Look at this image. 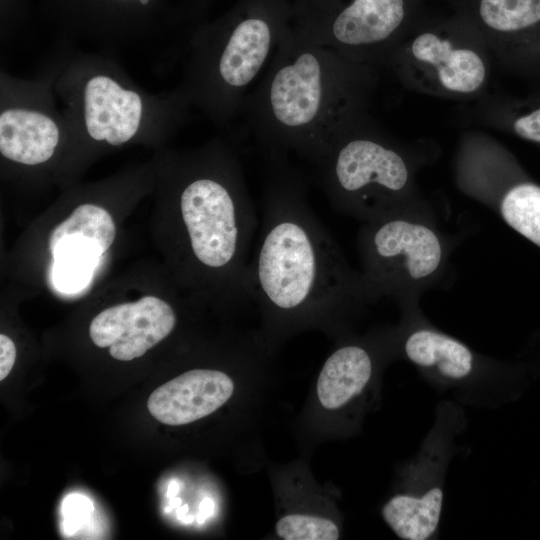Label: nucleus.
<instances>
[{
    "label": "nucleus",
    "instance_id": "obj_1",
    "mask_svg": "<svg viewBox=\"0 0 540 540\" xmlns=\"http://www.w3.org/2000/svg\"><path fill=\"white\" fill-rule=\"evenodd\" d=\"M263 224L247 269L250 299L276 324L335 323L376 298L312 211L288 158L264 159Z\"/></svg>",
    "mask_w": 540,
    "mask_h": 540
},
{
    "label": "nucleus",
    "instance_id": "obj_2",
    "mask_svg": "<svg viewBox=\"0 0 540 540\" xmlns=\"http://www.w3.org/2000/svg\"><path fill=\"white\" fill-rule=\"evenodd\" d=\"M161 189L176 213L184 281L198 296L248 300L247 269L257 218L240 161L214 137L188 151H161Z\"/></svg>",
    "mask_w": 540,
    "mask_h": 540
},
{
    "label": "nucleus",
    "instance_id": "obj_3",
    "mask_svg": "<svg viewBox=\"0 0 540 540\" xmlns=\"http://www.w3.org/2000/svg\"><path fill=\"white\" fill-rule=\"evenodd\" d=\"M375 67L299 36L292 26L241 113L264 159L290 153L312 165L337 125L365 109Z\"/></svg>",
    "mask_w": 540,
    "mask_h": 540
},
{
    "label": "nucleus",
    "instance_id": "obj_4",
    "mask_svg": "<svg viewBox=\"0 0 540 540\" xmlns=\"http://www.w3.org/2000/svg\"><path fill=\"white\" fill-rule=\"evenodd\" d=\"M47 62L68 124L70 144L61 172L70 175L102 151L130 144L162 146L192 109L177 86L151 93L103 51L56 40Z\"/></svg>",
    "mask_w": 540,
    "mask_h": 540
},
{
    "label": "nucleus",
    "instance_id": "obj_5",
    "mask_svg": "<svg viewBox=\"0 0 540 540\" xmlns=\"http://www.w3.org/2000/svg\"><path fill=\"white\" fill-rule=\"evenodd\" d=\"M290 28L289 0H238L192 27L178 85L191 107L215 127L227 128Z\"/></svg>",
    "mask_w": 540,
    "mask_h": 540
},
{
    "label": "nucleus",
    "instance_id": "obj_6",
    "mask_svg": "<svg viewBox=\"0 0 540 540\" xmlns=\"http://www.w3.org/2000/svg\"><path fill=\"white\" fill-rule=\"evenodd\" d=\"M313 165L331 205L364 222L417 205L409 157L365 109L337 125Z\"/></svg>",
    "mask_w": 540,
    "mask_h": 540
},
{
    "label": "nucleus",
    "instance_id": "obj_7",
    "mask_svg": "<svg viewBox=\"0 0 540 540\" xmlns=\"http://www.w3.org/2000/svg\"><path fill=\"white\" fill-rule=\"evenodd\" d=\"M358 249L375 298L392 296L405 307L439 277L448 254L435 223L417 205L365 222Z\"/></svg>",
    "mask_w": 540,
    "mask_h": 540
},
{
    "label": "nucleus",
    "instance_id": "obj_8",
    "mask_svg": "<svg viewBox=\"0 0 540 540\" xmlns=\"http://www.w3.org/2000/svg\"><path fill=\"white\" fill-rule=\"evenodd\" d=\"M476 29L463 16L414 25L383 65L406 86L425 93L464 97L480 92L488 63Z\"/></svg>",
    "mask_w": 540,
    "mask_h": 540
},
{
    "label": "nucleus",
    "instance_id": "obj_9",
    "mask_svg": "<svg viewBox=\"0 0 540 540\" xmlns=\"http://www.w3.org/2000/svg\"><path fill=\"white\" fill-rule=\"evenodd\" d=\"M292 29L346 58L383 65L415 23L418 0H289Z\"/></svg>",
    "mask_w": 540,
    "mask_h": 540
},
{
    "label": "nucleus",
    "instance_id": "obj_10",
    "mask_svg": "<svg viewBox=\"0 0 540 540\" xmlns=\"http://www.w3.org/2000/svg\"><path fill=\"white\" fill-rule=\"evenodd\" d=\"M70 144L53 72L46 61L39 74L23 78L0 70V155L20 170H62ZM58 170V169H57Z\"/></svg>",
    "mask_w": 540,
    "mask_h": 540
},
{
    "label": "nucleus",
    "instance_id": "obj_11",
    "mask_svg": "<svg viewBox=\"0 0 540 540\" xmlns=\"http://www.w3.org/2000/svg\"><path fill=\"white\" fill-rule=\"evenodd\" d=\"M169 0H38L56 40L110 54L156 42L171 30Z\"/></svg>",
    "mask_w": 540,
    "mask_h": 540
},
{
    "label": "nucleus",
    "instance_id": "obj_12",
    "mask_svg": "<svg viewBox=\"0 0 540 540\" xmlns=\"http://www.w3.org/2000/svg\"><path fill=\"white\" fill-rule=\"evenodd\" d=\"M463 418L462 409L451 402L438 406L433 427L403 471L398 491L383 505L382 517L399 538L429 540L438 535L447 468Z\"/></svg>",
    "mask_w": 540,
    "mask_h": 540
},
{
    "label": "nucleus",
    "instance_id": "obj_13",
    "mask_svg": "<svg viewBox=\"0 0 540 540\" xmlns=\"http://www.w3.org/2000/svg\"><path fill=\"white\" fill-rule=\"evenodd\" d=\"M502 63L540 85V0H454Z\"/></svg>",
    "mask_w": 540,
    "mask_h": 540
},
{
    "label": "nucleus",
    "instance_id": "obj_14",
    "mask_svg": "<svg viewBox=\"0 0 540 540\" xmlns=\"http://www.w3.org/2000/svg\"><path fill=\"white\" fill-rule=\"evenodd\" d=\"M463 190L540 247V185L520 172L504 149L494 147L478 154L466 169Z\"/></svg>",
    "mask_w": 540,
    "mask_h": 540
},
{
    "label": "nucleus",
    "instance_id": "obj_15",
    "mask_svg": "<svg viewBox=\"0 0 540 540\" xmlns=\"http://www.w3.org/2000/svg\"><path fill=\"white\" fill-rule=\"evenodd\" d=\"M176 324L172 304L146 295L100 311L90 323L89 336L97 347L108 348L114 359L131 361L169 336Z\"/></svg>",
    "mask_w": 540,
    "mask_h": 540
},
{
    "label": "nucleus",
    "instance_id": "obj_16",
    "mask_svg": "<svg viewBox=\"0 0 540 540\" xmlns=\"http://www.w3.org/2000/svg\"><path fill=\"white\" fill-rule=\"evenodd\" d=\"M413 307H407L408 317L399 346L404 357L423 374L439 384L463 386L490 370L485 359L465 343L424 321Z\"/></svg>",
    "mask_w": 540,
    "mask_h": 540
},
{
    "label": "nucleus",
    "instance_id": "obj_17",
    "mask_svg": "<svg viewBox=\"0 0 540 540\" xmlns=\"http://www.w3.org/2000/svg\"><path fill=\"white\" fill-rule=\"evenodd\" d=\"M225 372L196 368L155 389L147 400L150 414L159 422L179 426L204 418L222 407L234 393Z\"/></svg>",
    "mask_w": 540,
    "mask_h": 540
},
{
    "label": "nucleus",
    "instance_id": "obj_18",
    "mask_svg": "<svg viewBox=\"0 0 540 540\" xmlns=\"http://www.w3.org/2000/svg\"><path fill=\"white\" fill-rule=\"evenodd\" d=\"M375 357L365 344L341 345L326 359L317 380V396L327 410H337L359 397L373 378Z\"/></svg>",
    "mask_w": 540,
    "mask_h": 540
},
{
    "label": "nucleus",
    "instance_id": "obj_19",
    "mask_svg": "<svg viewBox=\"0 0 540 540\" xmlns=\"http://www.w3.org/2000/svg\"><path fill=\"white\" fill-rule=\"evenodd\" d=\"M50 252L52 282L63 293H76L86 287L104 254L98 244L86 239L64 240Z\"/></svg>",
    "mask_w": 540,
    "mask_h": 540
},
{
    "label": "nucleus",
    "instance_id": "obj_20",
    "mask_svg": "<svg viewBox=\"0 0 540 540\" xmlns=\"http://www.w3.org/2000/svg\"><path fill=\"white\" fill-rule=\"evenodd\" d=\"M116 237V226L109 211L92 202L77 205L70 215L59 223L49 237V249L64 240L86 239L99 245L105 254Z\"/></svg>",
    "mask_w": 540,
    "mask_h": 540
},
{
    "label": "nucleus",
    "instance_id": "obj_21",
    "mask_svg": "<svg viewBox=\"0 0 540 540\" xmlns=\"http://www.w3.org/2000/svg\"><path fill=\"white\" fill-rule=\"evenodd\" d=\"M499 122L515 136L540 145V96L507 100L500 108Z\"/></svg>",
    "mask_w": 540,
    "mask_h": 540
},
{
    "label": "nucleus",
    "instance_id": "obj_22",
    "mask_svg": "<svg viewBox=\"0 0 540 540\" xmlns=\"http://www.w3.org/2000/svg\"><path fill=\"white\" fill-rule=\"evenodd\" d=\"M276 534L285 540H336L339 527L328 518L308 514H288L275 525Z\"/></svg>",
    "mask_w": 540,
    "mask_h": 540
},
{
    "label": "nucleus",
    "instance_id": "obj_23",
    "mask_svg": "<svg viewBox=\"0 0 540 540\" xmlns=\"http://www.w3.org/2000/svg\"><path fill=\"white\" fill-rule=\"evenodd\" d=\"M31 0H0V36L3 46L20 31L28 19Z\"/></svg>",
    "mask_w": 540,
    "mask_h": 540
},
{
    "label": "nucleus",
    "instance_id": "obj_24",
    "mask_svg": "<svg viewBox=\"0 0 540 540\" xmlns=\"http://www.w3.org/2000/svg\"><path fill=\"white\" fill-rule=\"evenodd\" d=\"M16 360V347L12 339L0 334V380H4L12 370Z\"/></svg>",
    "mask_w": 540,
    "mask_h": 540
},
{
    "label": "nucleus",
    "instance_id": "obj_25",
    "mask_svg": "<svg viewBox=\"0 0 540 540\" xmlns=\"http://www.w3.org/2000/svg\"><path fill=\"white\" fill-rule=\"evenodd\" d=\"M215 0H186V2L195 10L206 12Z\"/></svg>",
    "mask_w": 540,
    "mask_h": 540
}]
</instances>
